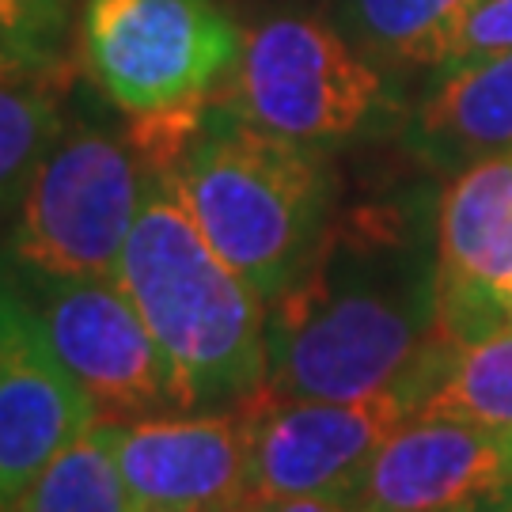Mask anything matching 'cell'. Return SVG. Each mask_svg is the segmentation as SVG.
<instances>
[{"instance_id": "obj_1", "label": "cell", "mask_w": 512, "mask_h": 512, "mask_svg": "<svg viewBox=\"0 0 512 512\" xmlns=\"http://www.w3.org/2000/svg\"><path fill=\"white\" fill-rule=\"evenodd\" d=\"M437 330V228L327 236L311 270L270 304L266 387L281 399H368L418 372Z\"/></svg>"}, {"instance_id": "obj_2", "label": "cell", "mask_w": 512, "mask_h": 512, "mask_svg": "<svg viewBox=\"0 0 512 512\" xmlns=\"http://www.w3.org/2000/svg\"><path fill=\"white\" fill-rule=\"evenodd\" d=\"M118 285L183 380L194 410H228L262 395L270 304L213 251L164 164H148Z\"/></svg>"}, {"instance_id": "obj_3", "label": "cell", "mask_w": 512, "mask_h": 512, "mask_svg": "<svg viewBox=\"0 0 512 512\" xmlns=\"http://www.w3.org/2000/svg\"><path fill=\"white\" fill-rule=\"evenodd\" d=\"M164 167L213 251L266 304L289 293L327 243L338 179L323 148L209 103Z\"/></svg>"}, {"instance_id": "obj_4", "label": "cell", "mask_w": 512, "mask_h": 512, "mask_svg": "<svg viewBox=\"0 0 512 512\" xmlns=\"http://www.w3.org/2000/svg\"><path fill=\"white\" fill-rule=\"evenodd\" d=\"M213 103L247 126L323 152L380 137L403 118V99L372 57L338 27L296 12L243 31Z\"/></svg>"}, {"instance_id": "obj_5", "label": "cell", "mask_w": 512, "mask_h": 512, "mask_svg": "<svg viewBox=\"0 0 512 512\" xmlns=\"http://www.w3.org/2000/svg\"><path fill=\"white\" fill-rule=\"evenodd\" d=\"M145 179L148 164L133 141L69 118L0 236V270L19 281L118 277Z\"/></svg>"}, {"instance_id": "obj_6", "label": "cell", "mask_w": 512, "mask_h": 512, "mask_svg": "<svg viewBox=\"0 0 512 512\" xmlns=\"http://www.w3.org/2000/svg\"><path fill=\"white\" fill-rule=\"evenodd\" d=\"M84 61L129 118H167L213 103L243 46L217 0H88Z\"/></svg>"}, {"instance_id": "obj_7", "label": "cell", "mask_w": 512, "mask_h": 512, "mask_svg": "<svg viewBox=\"0 0 512 512\" xmlns=\"http://www.w3.org/2000/svg\"><path fill=\"white\" fill-rule=\"evenodd\" d=\"M12 281L54 357L92 399L99 421L194 410L183 380L156 346L118 277Z\"/></svg>"}, {"instance_id": "obj_8", "label": "cell", "mask_w": 512, "mask_h": 512, "mask_svg": "<svg viewBox=\"0 0 512 512\" xmlns=\"http://www.w3.org/2000/svg\"><path fill=\"white\" fill-rule=\"evenodd\" d=\"M247 418V497H346L380 444L410 418V406L399 391L368 399H281L262 391L247 403Z\"/></svg>"}, {"instance_id": "obj_9", "label": "cell", "mask_w": 512, "mask_h": 512, "mask_svg": "<svg viewBox=\"0 0 512 512\" xmlns=\"http://www.w3.org/2000/svg\"><path fill=\"white\" fill-rule=\"evenodd\" d=\"M133 512H236L247 497L251 418L228 410H167L99 421Z\"/></svg>"}, {"instance_id": "obj_10", "label": "cell", "mask_w": 512, "mask_h": 512, "mask_svg": "<svg viewBox=\"0 0 512 512\" xmlns=\"http://www.w3.org/2000/svg\"><path fill=\"white\" fill-rule=\"evenodd\" d=\"M99 425L92 399L42 338L16 281L0 270V490L16 497L76 437Z\"/></svg>"}, {"instance_id": "obj_11", "label": "cell", "mask_w": 512, "mask_h": 512, "mask_svg": "<svg viewBox=\"0 0 512 512\" xmlns=\"http://www.w3.org/2000/svg\"><path fill=\"white\" fill-rule=\"evenodd\" d=\"M512 486V433L452 418H406L346 501L357 512H463Z\"/></svg>"}, {"instance_id": "obj_12", "label": "cell", "mask_w": 512, "mask_h": 512, "mask_svg": "<svg viewBox=\"0 0 512 512\" xmlns=\"http://www.w3.org/2000/svg\"><path fill=\"white\" fill-rule=\"evenodd\" d=\"M512 311V148L456 171L437 209V330Z\"/></svg>"}, {"instance_id": "obj_13", "label": "cell", "mask_w": 512, "mask_h": 512, "mask_svg": "<svg viewBox=\"0 0 512 512\" xmlns=\"http://www.w3.org/2000/svg\"><path fill=\"white\" fill-rule=\"evenodd\" d=\"M406 148L433 171H463L512 148V50L444 61L406 122Z\"/></svg>"}, {"instance_id": "obj_14", "label": "cell", "mask_w": 512, "mask_h": 512, "mask_svg": "<svg viewBox=\"0 0 512 512\" xmlns=\"http://www.w3.org/2000/svg\"><path fill=\"white\" fill-rule=\"evenodd\" d=\"M410 418H452L512 433V311L433 334L403 391Z\"/></svg>"}, {"instance_id": "obj_15", "label": "cell", "mask_w": 512, "mask_h": 512, "mask_svg": "<svg viewBox=\"0 0 512 512\" xmlns=\"http://www.w3.org/2000/svg\"><path fill=\"white\" fill-rule=\"evenodd\" d=\"M478 0H342V35L376 65L440 69Z\"/></svg>"}, {"instance_id": "obj_16", "label": "cell", "mask_w": 512, "mask_h": 512, "mask_svg": "<svg viewBox=\"0 0 512 512\" xmlns=\"http://www.w3.org/2000/svg\"><path fill=\"white\" fill-rule=\"evenodd\" d=\"M50 73L54 69L0 73V236L16 217L46 148L69 122Z\"/></svg>"}, {"instance_id": "obj_17", "label": "cell", "mask_w": 512, "mask_h": 512, "mask_svg": "<svg viewBox=\"0 0 512 512\" xmlns=\"http://www.w3.org/2000/svg\"><path fill=\"white\" fill-rule=\"evenodd\" d=\"M12 512H133L103 425L76 437L16 497Z\"/></svg>"}, {"instance_id": "obj_18", "label": "cell", "mask_w": 512, "mask_h": 512, "mask_svg": "<svg viewBox=\"0 0 512 512\" xmlns=\"http://www.w3.org/2000/svg\"><path fill=\"white\" fill-rule=\"evenodd\" d=\"M65 38V0H0V61L54 69Z\"/></svg>"}, {"instance_id": "obj_19", "label": "cell", "mask_w": 512, "mask_h": 512, "mask_svg": "<svg viewBox=\"0 0 512 512\" xmlns=\"http://www.w3.org/2000/svg\"><path fill=\"white\" fill-rule=\"evenodd\" d=\"M512 50V0H478L471 16L463 19L452 46V57H475V54H497Z\"/></svg>"}, {"instance_id": "obj_20", "label": "cell", "mask_w": 512, "mask_h": 512, "mask_svg": "<svg viewBox=\"0 0 512 512\" xmlns=\"http://www.w3.org/2000/svg\"><path fill=\"white\" fill-rule=\"evenodd\" d=\"M236 512H357L346 497H243Z\"/></svg>"}, {"instance_id": "obj_21", "label": "cell", "mask_w": 512, "mask_h": 512, "mask_svg": "<svg viewBox=\"0 0 512 512\" xmlns=\"http://www.w3.org/2000/svg\"><path fill=\"white\" fill-rule=\"evenodd\" d=\"M463 512H512V486L497 490V494H490L486 501H478V505H471V509Z\"/></svg>"}, {"instance_id": "obj_22", "label": "cell", "mask_w": 512, "mask_h": 512, "mask_svg": "<svg viewBox=\"0 0 512 512\" xmlns=\"http://www.w3.org/2000/svg\"><path fill=\"white\" fill-rule=\"evenodd\" d=\"M0 512H12V501L4 497V490H0Z\"/></svg>"}, {"instance_id": "obj_23", "label": "cell", "mask_w": 512, "mask_h": 512, "mask_svg": "<svg viewBox=\"0 0 512 512\" xmlns=\"http://www.w3.org/2000/svg\"><path fill=\"white\" fill-rule=\"evenodd\" d=\"M0 73H19V69H12V65H4V61H0Z\"/></svg>"}]
</instances>
